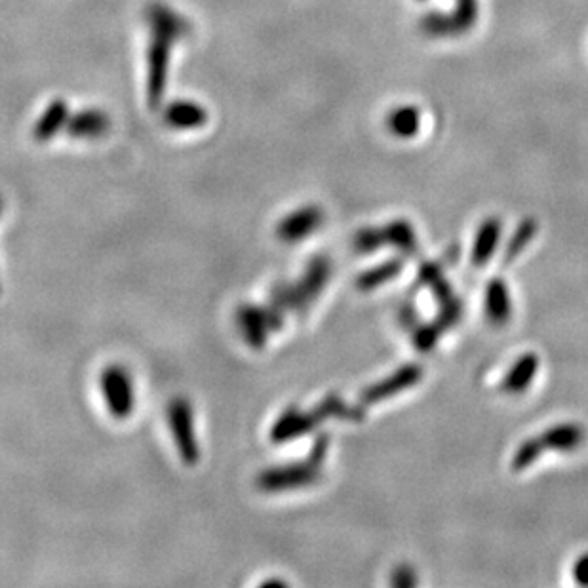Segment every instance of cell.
<instances>
[{"instance_id": "6da1fadb", "label": "cell", "mask_w": 588, "mask_h": 588, "mask_svg": "<svg viewBox=\"0 0 588 588\" xmlns=\"http://www.w3.org/2000/svg\"><path fill=\"white\" fill-rule=\"evenodd\" d=\"M478 20V0H455L453 12H431L425 18H421L419 25L421 31L431 39H446V37H459L471 31Z\"/></svg>"}, {"instance_id": "7a4b0ae2", "label": "cell", "mask_w": 588, "mask_h": 588, "mask_svg": "<svg viewBox=\"0 0 588 588\" xmlns=\"http://www.w3.org/2000/svg\"><path fill=\"white\" fill-rule=\"evenodd\" d=\"M99 389L105 398L107 410L113 417L126 419L132 415L136 406V394L132 377L126 368L117 364L105 368L99 377Z\"/></svg>"}, {"instance_id": "3957f363", "label": "cell", "mask_w": 588, "mask_h": 588, "mask_svg": "<svg viewBox=\"0 0 588 588\" xmlns=\"http://www.w3.org/2000/svg\"><path fill=\"white\" fill-rule=\"evenodd\" d=\"M168 423L181 461L189 467L200 461V446L196 440L193 410L185 398H174L168 406Z\"/></svg>"}, {"instance_id": "277c9868", "label": "cell", "mask_w": 588, "mask_h": 588, "mask_svg": "<svg viewBox=\"0 0 588 588\" xmlns=\"http://www.w3.org/2000/svg\"><path fill=\"white\" fill-rule=\"evenodd\" d=\"M320 467H316L313 463H292V465H284V467H275V469H267L261 472L255 478V486L257 490L267 491H286L297 490V488H307L313 486L320 480Z\"/></svg>"}, {"instance_id": "5b68a950", "label": "cell", "mask_w": 588, "mask_h": 588, "mask_svg": "<svg viewBox=\"0 0 588 588\" xmlns=\"http://www.w3.org/2000/svg\"><path fill=\"white\" fill-rule=\"evenodd\" d=\"M322 219H324V214H322L320 208H316V206L301 208L294 214L284 217L278 223L276 236L280 238V242H286V244L301 242L305 236L311 235L313 231L320 227Z\"/></svg>"}, {"instance_id": "8992f818", "label": "cell", "mask_w": 588, "mask_h": 588, "mask_svg": "<svg viewBox=\"0 0 588 588\" xmlns=\"http://www.w3.org/2000/svg\"><path fill=\"white\" fill-rule=\"evenodd\" d=\"M318 423L320 421L316 419L313 412L303 413L299 412L297 408H288L276 419L275 425L271 427V432H269V438L273 444H284V442H290V440H295V438L313 431Z\"/></svg>"}, {"instance_id": "52a82bcc", "label": "cell", "mask_w": 588, "mask_h": 588, "mask_svg": "<svg viewBox=\"0 0 588 588\" xmlns=\"http://www.w3.org/2000/svg\"><path fill=\"white\" fill-rule=\"evenodd\" d=\"M236 326L240 330L242 337L246 339V343L254 349V351H263L267 345V324L261 316L259 305H240L236 309L235 314Z\"/></svg>"}, {"instance_id": "ba28073f", "label": "cell", "mask_w": 588, "mask_h": 588, "mask_svg": "<svg viewBox=\"0 0 588 588\" xmlns=\"http://www.w3.org/2000/svg\"><path fill=\"white\" fill-rule=\"evenodd\" d=\"M330 275H332V263L326 255H316L311 259V263L307 265L305 276L297 282L309 303H313L314 297L320 295V292L324 290Z\"/></svg>"}, {"instance_id": "9c48e42d", "label": "cell", "mask_w": 588, "mask_h": 588, "mask_svg": "<svg viewBox=\"0 0 588 588\" xmlns=\"http://www.w3.org/2000/svg\"><path fill=\"white\" fill-rule=\"evenodd\" d=\"M269 301L276 305L278 309H282L284 313L292 311V313H297L299 316L307 313V309L311 305L305 299L299 284H290V282H276L275 286L271 288Z\"/></svg>"}, {"instance_id": "30bf717a", "label": "cell", "mask_w": 588, "mask_h": 588, "mask_svg": "<svg viewBox=\"0 0 588 588\" xmlns=\"http://www.w3.org/2000/svg\"><path fill=\"white\" fill-rule=\"evenodd\" d=\"M387 128L392 136L400 139H410L417 136L421 128V113L413 105L396 107L387 117Z\"/></svg>"}, {"instance_id": "8fae6325", "label": "cell", "mask_w": 588, "mask_h": 588, "mask_svg": "<svg viewBox=\"0 0 588 588\" xmlns=\"http://www.w3.org/2000/svg\"><path fill=\"white\" fill-rule=\"evenodd\" d=\"M419 370L417 368H406L404 372L394 375L391 379L375 385L372 389L362 394V400L364 402H375V400H381V398H387L392 392H396V389H402L406 385H412L417 379H419Z\"/></svg>"}, {"instance_id": "7c38bea8", "label": "cell", "mask_w": 588, "mask_h": 588, "mask_svg": "<svg viewBox=\"0 0 588 588\" xmlns=\"http://www.w3.org/2000/svg\"><path fill=\"white\" fill-rule=\"evenodd\" d=\"M499 231H501V225L497 219H488L484 221L482 229L478 231L476 236V244H474V263L476 265H484L486 261H490L491 254L495 250V244H497V238H499Z\"/></svg>"}, {"instance_id": "4fadbf2b", "label": "cell", "mask_w": 588, "mask_h": 588, "mask_svg": "<svg viewBox=\"0 0 588 588\" xmlns=\"http://www.w3.org/2000/svg\"><path fill=\"white\" fill-rule=\"evenodd\" d=\"M543 448H556V450H573L583 442V431L581 427L575 425H560L554 427L552 431L543 434Z\"/></svg>"}, {"instance_id": "5bb4252c", "label": "cell", "mask_w": 588, "mask_h": 588, "mask_svg": "<svg viewBox=\"0 0 588 588\" xmlns=\"http://www.w3.org/2000/svg\"><path fill=\"white\" fill-rule=\"evenodd\" d=\"M486 307H488V314L493 322H497V324L507 322V318L510 316V299L503 282H491Z\"/></svg>"}, {"instance_id": "9a60e30c", "label": "cell", "mask_w": 588, "mask_h": 588, "mask_svg": "<svg viewBox=\"0 0 588 588\" xmlns=\"http://www.w3.org/2000/svg\"><path fill=\"white\" fill-rule=\"evenodd\" d=\"M535 370H537V356L535 354L524 356L509 373L505 381V389H509L510 392H522V389L530 385Z\"/></svg>"}, {"instance_id": "2e32d148", "label": "cell", "mask_w": 588, "mask_h": 588, "mask_svg": "<svg viewBox=\"0 0 588 588\" xmlns=\"http://www.w3.org/2000/svg\"><path fill=\"white\" fill-rule=\"evenodd\" d=\"M313 413L316 415V419H318L320 423H322L326 417H347V419H360V417H362V412L349 408V406H347L339 396H335V394L326 396V398L314 408Z\"/></svg>"}, {"instance_id": "e0dca14e", "label": "cell", "mask_w": 588, "mask_h": 588, "mask_svg": "<svg viewBox=\"0 0 588 588\" xmlns=\"http://www.w3.org/2000/svg\"><path fill=\"white\" fill-rule=\"evenodd\" d=\"M398 267H400L398 261H396V263H387V265H383V267H377V269H373L370 273L360 276V278L356 280L358 290H372L375 286L383 284L385 280H389V278H392V276L398 273Z\"/></svg>"}, {"instance_id": "ac0fdd59", "label": "cell", "mask_w": 588, "mask_h": 588, "mask_svg": "<svg viewBox=\"0 0 588 588\" xmlns=\"http://www.w3.org/2000/svg\"><path fill=\"white\" fill-rule=\"evenodd\" d=\"M259 311H261V316H263L269 332L276 334L284 328V311L278 309L271 301H267L265 305H259Z\"/></svg>"}, {"instance_id": "d6986e66", "label": "cell", "mask_w": 588, "mask_h": 588, "mask_svg": "<svg viewBox=\"0 0 588 588\" xmlns=\"http://www.w3.org/2000/svg\"><path fill=\"white\" fill-rule=\"evenodd\" d=\"M543 450V444L539 442V440H530V442H526L520 451H518V455H516V459H514V469H524L526 465H530L531 461H535L537 459V455L541 453Z\"/></svg>"}, {"instance_id": "ffe728a7", "label": "cell", "mask_w": 588, "mask_h": 588, "mask_svg": "<svg viewBox=\"0 0 588 588\" xmlns=\"http://www.w3.org/2000/svg\"><path fill=\"white\" fill-rule=\"evenodd\" d=\"M328 444H330L328 436H326V434H318V438H316V442H314L313 450H311V455H309L307 461L313 463L316 467H320L322 461H324V457H326Z\"/></svg>"}, {"instance_id": "44dd1931", "label": "cell", "mask_w": 588, "mask_h": 588, "mask_svg": "<svg viewBox=\"0 0 588 588\" xmlns=\"http://www.w3.org/2000/svg\"><path fill=\"white\" fill-rule=\"evenodd\" d=\"M573 575L581 585H588V556H583L575 568H573Z\"/></svg>"}, {"instance_id": "7402d4cb", "label": "cell", "mask_w": 588, "mask_h": 588, "mask_svg": "<svg viewBox=\"0 0 588 588\" xmlns=\"http://www.w3.org/2000/svg\"><path fill=\"white\" fill-rule=\"evenodd\" d=\"M286 583L284 581H276V579H269V581H265L261 587H284Z\"/></svg>"}, {"instance_id": "603a6c76", "label": "cell", "mask_w": 588, "mask_h": 588, "mask_svg": "<svg viewBox=\"0 0 588 588\" xmlns=\"http://www.w3.org/2000/svg\"><path fill=\"white\" fill-rule=\"evenodd\" d=\"M0 294H2V286H0Z\"/></svg>"}, {"instance_id": "cb8c5ba5", "label": "cell", "mask_w": 588, "mask_h": 588, "mask_svg": "<svg viewBox=\"0 0 588 588\" xmlns=\"http://www.w3.org/2000/svg\"><path fill=\"white\" fill-rule=\"evenodd\" d=\"M0 208H2V202H0Z\"/></svg>"}]
</instances>
